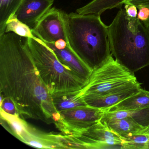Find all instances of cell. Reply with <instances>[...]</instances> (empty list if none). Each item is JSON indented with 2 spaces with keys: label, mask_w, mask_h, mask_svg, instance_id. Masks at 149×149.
<instances>
[{
  "label": "cell",
  "mask_w": 149,
  "mask_h": 149,
  "mask_svg": "<svg viewBox=\"0 0 149 149\" xmlns=\"http://www.w3.org/2000/svg\"><path fill=\"white\" fill-rule=\"evenodd\" d=\"M22 38L11 32L0 36L1 96L14 103L18 115L23 119L56 124L61 114Z\"/></svg>",
  "instance_id": "6da1fadb"
},
{
  "label": "cell",
  "mask_w": 149,
  "mask_h": 149,
  "mask_svg": "<svg viewBox=\"0 0 149 149\" xmlns=\"http://www.w3.org/2000/svg\"><path fill=\"white\" fill-rule=\"evenodd\" d=\"M63 18L68 46L92 71L112 55L108 26L100 15L64 13Z\"/></svg>",
  "instance_id": "7a4b0ae2"
},
{
  "label": "cell",
  "mask_w": 149,
  "mask_h": 149,
  "mask_svg": "<svg viewBox=\"0 0 149 149\" xmlns=\"http://www.w3.org/2000/svg\"><path fill=\"white\" fill-rule=\"evenodd\" d=\"M111 51L115 59L134 73L149 65V28L120 8L108 26Z\"/></svg>",
  "instance_id": "3957f363"
},
{
  "label": "cell",
  "mask_w": 149,
  "mask_h": 149,
  "mask_svg": "<svg viewBox=\"0 0 149 149\" xmlns=\"http://www.w3.org/2000/svg\"><path fill=\"white\" fill-rule=\"evenodd\" d=\"M25 39L39 74L51 95L79 91L84 87L87 82L63 64L41 40L36 36Z\"/></svg>",
  "instance_id": "277c9868"
},
{
  "label": "cell",
  "mask_w": 149,
  "mask_h": 149,
  "mask_svg": "<svg viewBox=\"0 0 149 149\" xmlns=\"http://www.w3.org/2000/svg\"><path fill=\"white\" fill-rule=\"evenodd\" d=\"M136 81L134 73L125 68L111 55L102 65L92 71L79 95L84 99L97 97Z\"/></svg>",
  "instance_id": "5b68a950"
},
{
  "label": "cell",
  "mask_w": 149,
  "mask_h": 149,
  "mask_svg": "<svg viewBox=\"0 0 149 149\" xmlns=\"http://www.w3.org/2000/svg\"><path fill=\"white\" fill-rule=\"evenodd\" d=\"M104 112L90 106L70 109L60 112L61 119L55 125L64 136L71 137L99 122Z\"/></svg>",
  "instance_id": "8992f818"
},
{
  "label": "cell",
  "mask_w": 149,
  "mask_h": 149,
  "mask_svg": "<svg viewBox=\"0 0 149 149\" xmlns=\"http://www.w3.org/2000/svg\"><path fill=\"white\" fill-rule=\"evenodd\" d=\"M86 149H122L123 141L100 121L79 134L69 137Z\"/></svg>",
  "instance_id": "52a82bcc"
},
{
  "label": "cell",
  "mask_w": 149,
  "mask_h": 149,
  "mask_svg": "<svg viewBox=\"0 0 149 149\" xmlns=\"http://www.w3.org/2000/svg\"><path fill=\"white\" fill-rule=\"evenodd\" d=\"M64 13L54 8H50L32 29L34 35L43 42L54 43L63 40L68 45Z\"/></svg>",
  "instance_id": "ba28073f"
},
{
  "label": "cell",
  "mask_w": 149,
  "mask_h": 149,
  "mask_svg": "<svg viewBox=\"0 0 149 149\" xmlns=\"http://www.w3.org/2000/svg\"><path fill=\"white\" fill-rule=\"evenodd\" d=\"M54 0H23L14 14L18 20L31 29L50 9Z\"/></svg>",
  "instance_id": "9c48e42d"
},
{
  "label": "cell",
  "mask_w": 149,
  "mask_h": 149,
  "mask_svg": "<svg viewBox=\"0 0 149 149\" xmlns=\"http://www.w3.org/2000/svg\"><path fill=\"white\" fill-rule=\"evenodd\" d=\"M141 88L140 84L136 81L122 86L103 95L84 100L89 106L104 111L127 97L137 93Z\"/></svg>",
  "instance_id": "30bf717a"
},
{
  "label": "cell",
  "mask_w": 149,
  "mask_h": 149,
  "mask_svg": "<svg viewBox=\"0 0 149 149\" xmlns=\"http://www.w3.org/2000/svg\"><path fill=\"white\" fill-rule=\"evenodd\" d=\"M43 42L54 52L63 64L70 69L81 79L88 82L93 71L74 54L68 45L58 48L54 43Z\"/></svg>",
  "instance_id": "8fae6325"
},
{
  "label": "cell",
  "mask_w": 149,
  "mask_h": 149,
  "mask_svg": "<svg viewBox=\"0 0 149 149\" xmlns=\"http://www.w3.org/2000/svg\"><path fill=\"white\" fill-rule=\"evenodd\" d=\"M101 122L119 136L149 133V130L141 126L130 117Z\"/></svg>",
  "instance_id": "7c38bea8"
},
{
  "label": "cell",
  "mask_w": 149,
  "mask_h": 149,
  "mask_svg": "<svg viewBox=\"0 0 149 149\" xmlns=\"http://www.w3.org/2000/svg\"><path fill=\"white\" fill-rule=\"evenodd\" d=\"M79 91L59 92L53 94L52 100L57 111L60 113L70 109L89 106L79 95Z\"/></svg>",
  "instance_id": "4fadbf2b"
},
{
  "label": "cell",
  "mask_w": 149,
  "mask_h": 149,
  "mask_svg": "<svg viewBox=\"0 0 149 149\" xmlns=\"http://www.w3.org/2000/svg\"><path fill=\"white\" fill-rule=\"evenodd\" d=\"M149 108V91L143 89L106 110V111H132Z\"/></svg>",
  "instance_id": "5bb4252c"
},
{
  "label": "cell",
  "mask_w": 149,
  "mask_h": 149,
  "mask_svg": "<svg viewBox=\"0 0 149 149\" xmlns=\"http://www.w3.org/2000/svg\"><path fill=\"white\" fill-rule=\"evenodd\" d=\"M130 117L149 130V108L132 111H118L104 112L101 122Z\"/></svg>",
  "instance_id": "9a60e30c"
},
{
  "label": "cell",
  "mask_w": 149,
  "mask_h": 149,
  "mask_svg": "<svg viewBox=\"0 0 149 149\" xmlns=\"http://www.w3.org/2000/svg\"><path fill=\"white\" fill-rule=\"evenodd\" d=\"M125 0H92L82 7L78 8L76 13L80 15L95 14L101 15L108 9L121 8Z\"/></svg>",
  "instance_id": "2e32d148"
},
{
  "label": "cell",
  "mask_w": 149,
  "mask_h": 149,
  "mask_svg": "<svg viewBox=\"0 0 149 149\" xmlns=\"http://www.w3.org/2000/svg\"><path fill=\"white\" fill-rule=\"evenodd\" d=\"M23 0H0V36L5 33L7 22L15 13Z\"/></svg>",
  "instance_id": "e0dca14e"
},
{
  "label": "cell",
  "mask_w": 149,
  "mask_h": 149,
  "mask_svg": "<svg viewBox=\"0 0 149 149\" xmlns=\"http://www.w3.org/2000/svg\"><path fill=\"white\" fill-rule=\"evenodd\" d=\"M120 137L123 149H149V133Z\"/></svg>",
  "instance_id": "ac0fdd59"
},
{
  "label": "cell",
  "mask_w": 149,
  "mask_h": 149,
  "mask_svg": "<svg viewBox=\"0 0 149 149\" xmlns=\"http://www.w3.org/2000/svg\"><path fill=\"white\" fill-rule=\"evenodd\" d=\"M13 33L22 38L34 37L32 29L24 23L20 21L14 15L7 22L5 33Z\"/></svg>",
  "instance_id": "d6986e66"
},
{
  "label": "cell",
  "mask_w": 149,
  "mask_h": 149,
  "mask_svg": "<svg viewBox=\"0 0 149 149\" xmlns=\"http://www.w3.org/2000/svg\"><path fill=\"white\" fill-rule=\"evenodd\" d=\"M1 110L6 113L12 115H19L16 111L15 105L10 99L6 97H3L1 96Z\"/></svg>",
  "instance_id": "ffe728a7"
},
{
  "label": "cell",
  "mask_w": 149,
  "mask_h": 149,
  "mask_svg": "<svg viewBox=\"0 0 149 149\" xmlns=\"http://www.w3.org/2000/svg\"><path fill=\"white\" fill-rule=\"evenodd\" d=\"M125 10L126 15L130 18H137L138 14L137 8L132 4L127 3L125 4Z\"/></svg>",
  "instance_id": "44dd1931"
},
{
  "label": "cell",
  "mask_w": 149,
  "mask_h": 149,
  "mask_svg": "<svg viewBox=\"0 0 149 149\" xmlns=\"http://www.w3.org/2000/svg\"><path fill=\"white\" fill-rule=\"evenodd\" d=\"M127 3L134 5L137 7L139 6L149 5V0H125L124 4Z\"/></svg>",
  "instance_id": "7402d4cb"
},
{
  "label": "cell",
  "mask_w": 149,
  "mask_h": 149,
  "mask_svg": "<svg viewBox=\"0 0 149 149\" xmlns=\"http://www.w3.org/2000/svg\"><path fill=\"white\" fill-rule=\"evenodd\" d=\"M146 6H147L149 9V5H146ZM143 23L144 25L146 26L147 27L149 28V17L148 19H147L146 21L145 22H143Z\"/></svg>",
  "instance_id": "603a6c76"
}]
</instances>
